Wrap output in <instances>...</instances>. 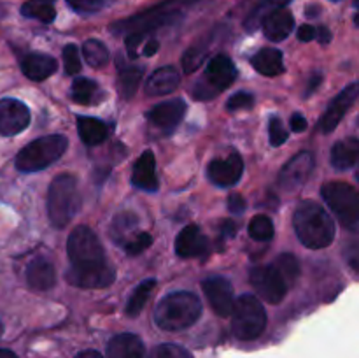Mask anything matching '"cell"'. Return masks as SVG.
Returning a JSON list of instances; mask_svg holds the SVG:
<instances>
[{"instance_id":"obj_1","label":"cell","mask_w":359,"mask_h":358,"mask_svg":"<svg viewBox=\"0 0 359 358\" xmlns=\"http://www.w3.org/2000/svg\"><path fill=\"white\" fill-rule=\"evenodd\" d=\"M70 269L65 277L70 284L86 290L107 288L114 283V269L109 263L100 239L91 228L77 227L67 241Z\"/></svg>"},{"instance_id":"obj_2","label":"cell","mask_w":359,"mask_h":358,"mask_svg":"<svg viewBox=\"0 0 359 358\" xmlns=\"http://www.w3.org/2000/svg\"><path fill=\"white\" fill-rule=\"evenodd\" d=\"M293 225L302 244L311 249L326 248L335 239V221L314 200H304L297 207Z\"/></svg>"},{"instance_id":"obj_3","label":"cell","mask_w":359,"mask_h":358,"mask_svg":"<svg viewBox=\"0 0 359 358\" xmlns=\"http://www.w3.org/2000/svg\"><path fill=\"white\" fill-rule=\"evenodd\" d=\"M202 314V302L191 291H174L158 302L154 319L160 329L177 332L195 325Z\"/></svg>"},{"instance_id":"obj_4","label":"cell","mask_w":359,"mask_h":358,"mask_svg":"<svg viewBox=\"0 0 359 358\" xmlns=\"http://www.w3.org/2000/svg\"><path fill=\"white\" fill-rule=\"evenodd\" d=\"M81 207L77 181L72 174H60L48 190V216L55 228H65Z\"/></svg>"},{"instance_id":"obj_5","label":"cell","mask_w":359,"mask_h":358,"mask_svg":"<svg viewBox=\"0 0 359 358\" xmlns=\"http://www.w3.org/2000/svg\"><path fill=\"white\" fill-rule=\"evenodd\" d=\"M186 0H165V2L158 4V6L151 7V9L144 11V13L137 14V16L128 18V20L116 21L111 27V32L116 35H128V34H142L147 35L149 32L156 30V28L165 27V25H172L177 20H181V6Z\"/></svg>"},{"instance_id":"obj_6","label":"cell","mask_w":359,"mask_h":358,"mask_svg":"<svg viewBox=\"0 0 359 358\" xmlns=\"http://www.w3.org/2000/svg\"><path fill=\"white\" fill-rule=\"evenodd\" d=\"M67 147H69V139L65 135L55 133V135L41 137L18 153L16 168L21 172L44 171L46 167L63 157Z\"/></svg>"},{"instance_id":"obj_7","label":"cell","mask_w":359,"mask_h":358,"mask_svg":"<svg viewBox=\"0 0 359 358\" xmlns=\"http://www.w3.org/2000/svg\"><path fill=\"white\" fill-rule=\"evenodd\" d=\"M231 330L241 340H255L266 326V312L255 295H241L231 309Z\"/></svg>"},{"instance_id":"obj_8","label":"cell","mask_w":359,"mask_h":358,"mask_svg":"<svg viewBox=\"0 0 359 358\" xmlns=\"http://www.w3.org/2000/svg\"><path fill=\"white\" fill-rule=\"evenodd\" d=\"M237 77V69L226 55L214 56L205 67V72L193 86V97L196 100H210L226 90Z\"/></svg>"},{"instance_id":"obj_9","label":"cell","mask_w":359,"mask_h":358,"mask_svg":"<svg viewBox=\"0 0 359 358\" xmlns=\"http://www.w3.org/2000/svg\"><path fill=\"white\" fill-rule=\"evenodd\" d=\"M323 199L326 200L333 213L337 214L344 227L356 230L359 223V195L358 190L349 183L332 181L326 183L321 190Z\"/></svg>"},{"instance_id":"obj_10","label":"cell","mask_w":359,"mask_h":358,"mask_svg":"<svg viewBox=\"0 0 359 358\" xmlns=\"http://www.w3.org/2000/svg\"><path fill=\"white\" fill-rule=\"evenodd\" d=\"M249 281H251L252 288L258 291L259 297L270 304L283 302L287 293V288H290L283 276L273 269V265H258L251 269Z\"/></svg>"},{"instance_id":"obj_11","label":"cell","mask_w":359,"mask_h":358,"mask_svg":"<svg viewBox=\"0 0 359 358\" xmlns=\"http://www.w3.org/2000/svg\"><path fill=\"white\" fill-rule=\"evenodd\" d=\"M316 158L311 151H300L283 167L279 174V188L283 192H297L307 183L314 171Z\"/></svg>"},{"instance_id":"obj_12","label":"cell","mask_w":359,"mask_h":358,"mask_svg":"<svg viewBox=\"0 0 359 358\" xmlns=\"http://www.w3.org/2000/svg\"><path fill=\"white\" fill-rule=\"evenodd\" d=\"M202 290L205 293L207 300H209L210 307L214 309L217 316L221 318H228L233 309V286L226 277L212 276L207 277L202 283Z\"/></svg>"},{"instance_id":"obj_13","label":"cell","mask_w":359,"mask_h":358,"mask_svg":"<svg viewBox=\"0 0 359 358\" xmlns=\"http://www.w3.org/2000/svg\"><path fill=\"white\" fill-rule=\"evenodd\" d=\"M359 95V86L358 83H351L349 86L344 88L332 102H330L328 109L325 111V114L319 119V130L323 133H330L339 126V123L342 121V118L346 116V112L349 111L354 105Z\"/></svg>"},{"instance_id":"obj_14","label":"cell","mask_w":359,"mask_h":358,"mask_svg":"<svg viewBox=\"0 0 359 358\" xmlns=\"http://www.w3.org/2000/svg\"><path fill=\"white\" fill-rule=\"evenodd\" d=\"M242 172H244V161L241 154L233 151L226 158H217L210 161L207 167V178L216 186L230 188L237 185L238 179L242 178Z\"/></svg>"},{"instance_id":"obj_15","label":"cell","mask_w":359,"mask_h":358,"mask_svg":"<svg viewBox=\"0 0 359 358\" xmlns=\"http://www.w3.org/2000/svg\"><path fill=\"white\" fill-rule=\"evenodd\" d=\"M30 123V111L16 98L0 100V135L13 137L23 132Z\"/></svg>"},{"instance_id":"obj_16","label":"cell","mask_w":359,"mask_h":358,"mask_svg":"<svg viewBox=\"0 0 359 358\" xmlns=\"http://www.w3.org/2000/svg\"><path fill=\"white\" fill-rule=\"evenodd\" d=\"M186 102L182 98H174V100L163 102V104H158L147 112V119L149 123H153L154 126H158L163 132H172L174 128H177L179 123L182 121L186 114Z\"/></svg>"},{"instance_id":"obj_17","label":"cell","mask_w":359,"mask_h":358,"mask_svg":"<svg viewBox=\"0 0 359 358\" xmlns=\"http://www.w3.org/2000/svg\"><path fill=\"white\" fill-rule=\"evenodd\" d=\"M133 186L144 192L154 193L160 188V183L156 178V158H154L153 151H144L139 158H137L135 165H133L132 174Z\"/></svg>"},{"instance_id":"obj_18","label":"cell","mask_w":359,"mask_h":358,"mask_svg":"<svg viewBox=\"0 0 359 358\" xmlns=\"http://www.w3.org/2000/svg\"><path fill=\"white\" fill-rule=\"evenodd\" d=\"M175 253L181 258H196L207 253V239L196 225H188L182 228L175 239Z\"/></svg>"},{"instance_id":"obj_19","label":"cell","mask_w":359,"mask_h":358,"mask_svg":"<svg viewBox=\"0 0 359 358\" xmlns=\"http://www.w3.org/2000/svg\"><path fill=\"white\" fill-rule=\"evenodd\" d=\"M27 281L37 291H48L56 284L55 265L44 256H37L27 267Z\"/></svg>"},{"instance_id":"obj_20","label":"cell","mask_w":359,"mask_h":358,"mask_svg":"<svg viewBox=\"0 0 359 358\" xmlns=\"http://www.w3.org/2000/svg\"><path fill=\"white\" fill-rule=\"evenodd\" d=\"M294 27V18L290 11L286 9H276L272 13L266 14L263 18V32L265 37L273 42H280L293 32Z\"/></svg>"},{"instance_id":"obj_21","label":"cell","mask_w":359,"mask_h":358,"mask_svg":"<svg viewBox=\"0 0 359 358\" xmlns=\"http://www.w3.org/2000/svg\"><path fill=\"white\" fill-rule=\"evenodd\" d=\"M146 347L135 333H118L107 344V358H144Z\"/></svg>"},{"instance_id":"obj_22","label":"cell","mask_w":359,"mask_h":358,"mask_svg":"<svg viewBox=\"0 0 359 358\" xmlns=\"http://www.w3.org/2000/svg\"><path fill=\"white\" fill-rule=\"evenodd\" d=\"M181 83V74L174 65L161 67L154 70L146 81V93L151 97H160V95H168L175 90Z\"/></svg>"},{"instance_id":"obj_23","label":"cell","mask_w":359,"mask_h":358,"mask_svg":"<svg viewBox=\"0 0 359 358\" xmlns=\"http://www.w3.org/2000/svg\"><path fill=\"white\" fill-rule=\"evenodd\" d=\"M21 72L32 81H44L56 72V60L42 53H28L21 58Z\"/></svg>"},{"instance_id":"obj_24","label":"cell","mask_w":359,"mask_h":358,"mask_svg":"<svg viewBox=\"0 0 359 358\" xmlns=\"http://www.w3.org/2000/svg\"><path fill=\"white\" fill-rule=\"evenodd\" d=\"M252 67L256 72L266 77H276L284 72V60L283 53L276 48H263L251 58Z\"/></svg>"},{"instance_id":"obj_25","label":"cell","mask_w":359,"mask_h":358,"mask_svg":"<svg viewBox=\"0 0 359 358\" xmlns=\"http://www.w3.org/2000/svg\"><path fill=\"white\" fill-rule=\"evenodd\" d=\"M359 154V140L356 137H349L346 140H339L335 146L332 147V154H330V161L339 171H346L356 165Z\"/></svg>"},{"instance_id":"obj_26","label":"cell","mask_w":359,"mask_h":358,"mask_svg":"<svg viewBox=\"0 0 359 358\" xmlns=\"http://www.w3.org/2000/svg\"><path fill=\"white\" fill-rule=\"evenodd\" d=\"M70 93H72L74 102H77L81 105H95L105 100L104 90L98 86L97 81H91L88 77H77L72 83Z\"/></svg>"},{"instance_id":"obj_27","label":"cell","mask_w":359,"mask_h":358,"mask_svg":"<svg viewBox=\"0 0 359 358\" xmlns=\"http://www.w3.org/2000/svg\"><path fill=\"white\" fill-rule=\"evenodd\" d=\"M142 67L126 65L123 58H118V88L123 97L132 98L135 95V91L139 90L140 81H142Z\"/></svg>"},{"instance_id":"obj_28","label":"cell","mask_w":359,"mask_h":358,"mask_svg":"<svg viewBox=\"0 0 359 358\" xmlns=\"http://www.w3.org/2000/svg\"><path fill=\"white\" fill-rule=\"evenodd\" d=\"M77 132L81 140L88 146H98L107 139V126L100 119L90 116H77Z\"/></svg>"},{"instance_id":"obj_29","label":"cell","mask_w":359,"mask_h":358,"mask_svg":"<svg viewBox=\"0 0 359 358\" xmlns=\"http://www.w3.org/2000/svg\"><path fill=\"white\" fill-rule=\"evenodd\" d=\"M21 14L25 18L42 21V23H51L56 18L55 0H28L21 7Z\"/></svg>"},{"instance_id":"obj_30","label":"cell","mask_w":359,"mask_h":358,"mask_svg":"<svg viewBox=\"0 0 359 358\" xmlns=\"http://www.w3.org/2000/svg\"><path fill=\"white\" fill-rule=\"evenodd\" d=\"M156 286V281L154 279H146L139 284V286L133 290L132 297H130L128 304H126V314L128 316H139L142 312V309L146 307V302L149 300L151 291Z\"/></svg>"},{"instance_id":"obj_31","label":"cell","mask_w":359,"mask_h":358,"mask_svg":"<svg viewBox=\"0 0 359 358\" xmlns=\"http://www.w3.org/2000/svg\"><path fill=\"white\" fill-rule=\"evenodd\" d=\"M273 269L283 276V279L286 281L287 286H293L297 283L298 276H300V263L290 253H283L276 258V262L272 263Z\"/></svg>"},{"instance_id":"obj_32","label":"cell","mask_w":359,"mask_h":358,"mask_svg":"<svg viewBox=\"0 0 359 358\" xmlns=\"http://www.w3.org/2000/svg\"><path fill=\"white\" fill-rule=\"evenodd\" d=\"M83 55L84 60L88 62V65L95 67V69H100L105 63L109 62V49L105 48L104 42H100L98 39H88L83 44Z\"/></svg>"},{"instance_id":"obj_33","label":"cell","mask_w":359,"mask_h":358,"mask_svg":"<svg viewBox=\"0 0 359 358\" xmlns=\"http://www.w3.org/2000/svg\"><path fill=\"white\" fill-rule=\"evenodd\" d=\"M137 227V216L132 213H121L114 218L111 228V235L118 244L126 241V235H128L130 230Z\"/></svg>"},{"instance_id":"obj_34","label":"cell","mask_w":359,"mask_h":358,"mask_svg":"<svg viewBox=\"0 0 359 358\" xmlns=\"http://www.w3.org/2000/svg\"><path fill=\"white\" fill-rule=\"evenodd\" d=\"M273 234H276V230H273L272 220L269 216H265V214H258L249 223V235L255 241H270L273 237Z\"/></svg>"},{"instance_id":"obj_35","label":"cell","mask_w":359,"mask_h":358,"mask_svg":"<svg viewBox=\"0 0 359 358\" xmlns=\"http://www.w3.org/2000/svg\"><path fill=\"white\" fill-rule=\"evenodd\" d=\"M207 56V46L205 44H196L191 46L189 49H186L184 56H182V69L186 74H191L198 69L203 63Z\"/></svg>"},{"instance_id":"obj_36","label":"cell","mask_w":359,"mask_h":358,"mask_svg":"<svg viewBox=\"0 0 359 358\" xmlns=\"http://www.w3.org/2000/svg\"><path fill=\"white\" fill-rule=\"evenodd\" d=\"M149 358H193L188 350L177 344H160L149 353Z\"/></svg>"},{"instance_id":"obj_37","label":"cell","mask_w":359,"mask_h":358,"mask_svg":"<svg viewBox=\"0 0 359 358\" xmlns=\"http://www.w3.org/2000/svg\"><path fill=\"white\" fill-rule=\"evenodd\" d=\"M153 244V237L147 232H139V234H133V237L130 241L125 242V249L130 256L140 255L142 251H146L149 246Z\"/></svg>"},{"instance_id":"obj_38","label":"cell","mask_w":359,"mask_h":358,"mask_svg":"<svg viewBox=\"0 0 359 358\" xmlns=\"http://www.w3.org/2000/svg\"><path fill=\"white\" fill-rule=\"evenodd\" d=\"M63 65H65V72L69 76H76V74L81 72L79 49L74 44H67L63 48Z\"/></svg>"},{"instance_id":"obj_39","label":"cell","mask_w":359,"mask_h":358,"mask_svg":"<svg viewBox=\"0 0 359 358\" xmlns=\"http://www.w3.org/2000/svg\"><path fill=\"white\" fill-rule=\"evenodd\" d=\"M269 133H270V144H272V146H283V144L287 140V137H290V133H287V130L284 128L283 121H280L279 118H270Z\"/></svg>"},{"instance_id":"obj_40","label":"cell","mask_w":359,"mask_h":358,"mask_svg":"<svg viewBox=\"0 0 359 358\" xmlns=\"http://www.w3.org/2000/svg\"><path fill=\"white\" fill-rule=\"evenodd\" d=\"M255 105V97L248 91H237L231 95L226 102L228 111H238V109H251Z\"/></svg>"},{"instance_id":"obj_41","label":"cell","mask_w":359,"mask_h":358,"mask_svg":"<svg viewBox=\"0 0 359 358\" xmlns=\"http://www.w3.org/2000/svg\"><path fill=\"white\" fill-rule=\"evenodd\" d=\"M67 2L77 13H98L107 4V0H67Z\"/></svg>"},{"instance_id":"obj_42","label":"cell","mask_w":359,"mask_h":358,"mask_svg":"<svg viewBox=\"0 0 359 358\" xmlns=\"http://www.w3.org/2000/svg\"><path fill=\"white\" fill-rule=\"evenodd\" d=\"M245 207H248V204H245V199L241 193H231L228 197V209H230L231 214H244Z\"/></svg>"},{"instance_id":"obj_43","label":"cell","mask_w":359,"mask_h":358,"mask_svg":"<svg viewBox=\"0 0 359 358\" xmlns=\"http://www.w3.org/2000/svg\"><path fill=\"white\" fill-rule=\"evenodd\" d=\"M290 126H291V130H293V132L300 133V132H304L305 128H307V119H305L302 114H293V116H291Z\"/></svg>"},{"instance_id":"obj_44","label":"cell","mask_w":359,"mask_h":358,"mask_svg":"<svg viewBox=\"0 0 359 358\" xmlns=\"http://www.w3.org/2000/svg\"><path fill=\"white\" fill-rule=\"evenodd\" d=\"M298 39H300L302 42H311L316 39V28L311 27V25H304V27H300V30H298Z\"/></svg>"},{"instance_id":"obj_45","label":"cell","mask_w":359,"mask_h":358,"mask_svg":"<svg viewBox=\"0 0 359 358\" xmlns=\"http://www.w3.org/2000/svg\"><path fill=\"white\" fill-rule=\"evenodd\" d=\"M235 232H237V227H235L233 221L224 220L223 225H221V235H224V237H235Z\"/></svg>"},{"instance_id":"obj_46","label":"cell","mask_w":359,"mask_h":358,"mask_svg":"<svg viewBox=\"0 0 359 358\" xmlns=\"http://www.w3.org/2000/svg\"><path fill=\"white\" fill-rule=\"evenodd\" d=\"M316 37H318V41L321 42V44H328V42L332 41V32L326 27H319L318 30H316Z\"/></svg>"},{"instance_id":"obj_47","label":"cell","mask_w":359,"mask_h":358,"mask_svg":"<svg viewBox=\"0 0 359 358\" xmlns=\"http://www.w3.org/2000/svg\"><path fill=\"white\" fill-rule=\"evenodd\" d=\"M321 79H323L321 74H314V76H312L311 79H309V86H307V90H305V97H309V95H311L312 91H314L316 88H318L319 84H321Z\"/></svg>"},{"instance_id":"obj_48","label":"cell","mask_w":359,"mask_h":358,"mask_svg":"<svg viewBox=\"0 0 359 358\" xmlns=\"http://www.w3.org/2000/svg\"><path fill=\"white\" fill-rule=\"evenodd\" d=\"M158 48H160V42L154 41V39H151V41L147 42L146 46H144V55H146V56H153L154 53L158 51Z\"/></svg>"},{"instance_id":"obj_49","label":"cell","mask_w":359,"mask_h":358,"mask_svg":"<svg viewBox=\"0 0 359 358\" xmlns=\"http://www.w3.org/2000/svg\"><path fill=\"white\" fill-rule=\"evenodd\" d=\"M76 358H104V357H102V354L98 353V351L88 350V351H83V353H79V354H77Z\"/></svg>"},{"instance_id":"obj_50","label":"cell","mask_w":359,"mask_h":358,"mask_svg":"<svg viewBox=\"0 0 359 358\" xmlns=\"http://www.w3.org/2000/svg\"><path fill=\"white\" fill-rule=\"evenodd\" d=\"M265 4H269V6L272 7H284L287 2H291V0H263Z\"/></svg>"},{"instance_id":"obj_51","label":"cell","mask_w":359,"mask_h":358,"mask_svg":"<svg viewBox=\"0 0 359 358\" xmlns=\"http://www.w3.org/2000/svg\"><path fill=\"white\" fill-rule=\"evenodd\" d=\"M0 358H18V357L13 353V351L2 350V347H0Z\"/></svg>"},{"instance_id":"obj_52","label":"cell","mask_w":359,"mask_h":358,"mask_svg":"<svg viewBox=\"0 0 359 358\" xmlns=\"http://www.w3.org/2000/svg\"><path fill=\"white\" fill-rule=\"evenodd\" d=\"M2 333H4V325H2V321H0V337H2Z\"/></svg>"}]
</instances>
